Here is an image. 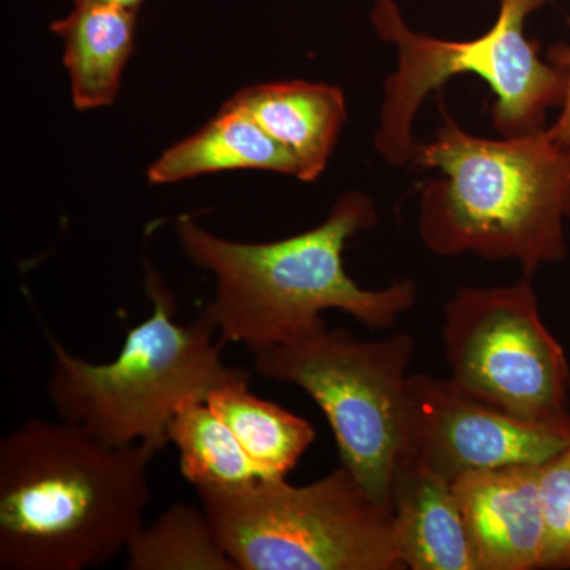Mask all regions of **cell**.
Masks as SVG:
<instances>
[{
  "mask_svg": "<svg viewBox=\"0 0 570 570\" xmlns=\"http://www.w3.org/2000/svg\"><path fill=\"white\" fill-rule=\"evenodd\" d=\"M127 570H238L204 508L170 505L127 546Z\"/></svg>",
  "mask_w": 570,
  "mask_h": 570,
  "instance_id": "17",
  "label": "cell"
},
{
  "mask_svg": "<svg viewBox=\"0 0 570 570\" xmlns=\"http://www.w3.org/2000/svg\"><path fill=\"white\" fill-rule=\"evenodd\" d=\"M232 170L299 175L295 157L283 145L253 116L225 102L212 121L157 157L146 176L151 184H171Z\"/></svg>",
  "mask_w": 570,
  "mask_h": 570,
  "instance_id": "14",
  "label": "cell"
},
{
  "mask_svg": "<svg viewBox=\"0 0 570 570\" xmlns=\"http://www.w3.org/2000/svg\"><path fill=\"white\" fill-rule=\"evenodd\" d=\"M206 403L234 431L265 480L287 479L316 441V430L306 419L255 396L249 381L214 390Z\"/></svg>",
  "mask_w": 570,
  "mask_h": 570,
  "instance_id": "15",
  "label": "cell"
},
{
  "mask_svg": "<svg viewBox=\"0 0 570 570\" xmlns=\"http://www.w3.org/2000/svg\"><path fill=\"white\" fill-rule=\"evenodd\" d=\"M450 379L490 406L532 422L570 417V366L540 317L530 277L461 287L442 326Z\"/></svg>",
  "mask_w": 570,
  "mask_h": 570,
  "instance_id": "8",
  "label": "cell"
},
{
  "mask_svg": "<svg viewBox=\"0 0 570 570\" xmlns=\"http://www.w3.org/2000/svg\"><path fill=\"white\" fill-rule=\"evenodd\" d=\"M146 294L151 316L127 332L111 362L78 358L45 330L51 348L47 395L59 419L105 444H145L160 452L179 407L206 401L224 385L250 381V374L225 363V343L214 341L219 332L205 309L187 324L175 321V295L153 268Z\"/></svg>",
  "mask_w": 570,
  "mask_h": 570,
  "instance_id": "4",
  "label": "cell"
},
{
  "mask_svg": "<svg viewBox=\"0 0 570 570\" xmlns=\"http://www.w3.org/2000/svg\"><path fill=\"white\" fill-rule=\"evenodd\" d=\"M397 553L411 570H478L452 480L403 456L392 483Z\"/></svg>",
  "mask_w": 570,
  "mask_h": 570,
  "instance_id": "11",
  "label": "cell"
},
{
  "mask_svg": "<svg viewBox=\"0 0 570 570\" xmlns=\"http://www.w3.org/2000/svg\"><path fill=\"white\" fill-rule=\"evenodd\" d=\"M228 104L253 116L295 157L303 183L324 174L347 121L343 91L325 82H264L236 92Z\"/></svg>",
  "mask_w": 570,
  "mask_h": 570,
  "instance_id": "12",
  "label": "cell"
},
{
  "mask_svg": "<svg viewBox=\"0 0 570 570\" xmlns=\"http://www.w3.org/2000/svg\"><path fill=\"white\" fill-rule=\"evenodd\" d=\"M75 2L107 3V6L121 7V9L138 10L145 0H75Z\"/></svg>",
  "mask_w": 570,
  "mask_h": 570,
  "instance_id": "20",
  "label": "cell"
},
{
  "mask_svg": "<svg viewBox=\"0 0 570 570\" xmlns=\"http://www.w3.org/2000/svg\"><path fill=\"white\" fill-rule=\"evenodd\" d=\"M543 547L540 569H570V445L539 466Z\"/></svg>",
  "mask_w": 570,
  "mask_h": 570,
  "instance_id": "18",
  "label": "cell"
},
{
  "mask_svg": "<svg viewBox=\"0 0 570 570\" xmlns=\"http://www.w3.org/2000/svg\"><path fill=\"white\" fill-rule=\"evenodd\" d=\"M156 453L61 419L11 431L0 441V570H85L126 551L151 501Z\"/></svg>",
  "mask_w": 570,
  "mask_h": 570,
  "instance_id": "1",
  "label": "cell"
},
{
  "mask_svg": "<svg viewBox=\"0 0 570 570\" xmlns=\"http://www.w3.org/2000/svg\"><path fill=\"white\" fill-rule=\"evenodd\" d=\"M442 124L415 142L411 165L441 176L420 189L419 232L441 257L474 254L519 262L524 277L568 257L570 145L549 130L520 137H475L441 102Z\"/></svg>",
  "mask_w": 570,
  "mask_h": 570,
  "instance_id": "3",
  "label": "cell"
},
{
  "mask_svg": "<svg viewBox=\"0 0 570 570\" xmlns=\"http://www.w3.org/2000/svg\"><path fill=\"white\" fill-rule=\"evenodd\" d=\"M570 26V18L568 20ZM546 58L560 67L566 78L564 100L560 107V115L553 126L549 127L550 137L560 145H570V45L557 43L549 48Z\"/></svg>",
  "mask_w": 570,
  "mask_h": 570,
  "instance_id": "19",
  "label": "cell"
},
{
  "mask_svg": "<svg viewBox=\"0 0 570 570\" xmlns=\"http://www.w3.org/2000/svg\"><path fill=\"white\" fill-rule=\"evenodd\" d=\"M569 445L570 417L532 422L469 395L450 377L409 376L403 456L452 482L469 471L540 466Z\"/></svg>",
  "mask_w": 570,
  "mask_h": 570,
  "instance_id": "9",
  "label": "cell"
},
{
  "mask_svg": "<svg viewBox=\"0 0 570 570\" xmlns=\"http://www.w3.org/2000/svg\"><path fill=\"white\" fill-rule=\"evenodd\" d=\"M51 31L63 41V66L69 71L75 108L110 107L134 52L137 10L75 2L67 17L52 22Z\"/></svg>",
  "mask_w": 570,
  "mask_h": 570,
  "instance_id": "13",
  "label": "cell"
},
{
  "mask_svg": "<svg viewBox=\"0 0 570 570\" xmlns=\"http://www.w3.org/2000/svg\"><path fill=\"white\" fill-rule=\"evenodd\" d=\"M411 333L360 341L324 325L298 340L254 348L255 371L302 389L324 412L340 461L377 502L392 509V483L406 445Z\"/></svg>",
  "mask_w": 570,
  "mask_h": 570,
  "instance_id": "7",
  "label": "cell"
},
{
  "mask_svg": "<svg viewBox=\"0 0 570 570\" xmlns=\"http://www.w3.org/2000/svg\"><path fill=\"white\" fill-rule=\"evenodd\" d=\"M377 223L376 205L366 194L346 193L324 223L279 242H230L190 216L178 217L175 228L187 258L216 277V295L205 311L220 340L254 351L321 328L326 325L325 311H341L370 328L387 330L415 306L414 281L370 291L344 268L348 239Z\"/></svg>",
  "mask_w": 570,
  "mask_h": 570,
  "instance_id": "2",
  "label": "cell"
},
{
  "mask_svg": "<svg viewBox=\"0 0 570 570\" xmlns=\"http://www.w3.org/2000/svg\"><path fill=\"white\" fill-rule=\"evenodd\" d=\"M168 442L178 449L179 471L195 489L242 490L265 480L206 401H190L176 411Z\"/></svg>",
  "mask_w": 570,
  "mask_h": 570,
  "instance_id": "16",
  "label": "cell"
},
{
  "mask_svg": "<svg viewBox=\"0 0 570 570\" xmlns=\"http://www.w3.org/2000/svg\"><path fill=\"white\" fill-rule=\"evenodd\" d=\"M238 570H404L392 509L340 464L307 485L195 489Z\"/></svg>",
  "mask_w": 570,
  "mask_h": 570,
  "instance_id": "6",
  "label": "cell"
},
{
  "mask_svg": "<svg viewBox=\"0 0 570 570\" xmlns=\"http://www.w3.org/2000/svg\"><path fill=\"white\" fill-rule=\"evenodd\" d=\"M478 570L540 569L543 517L539 466L469 471L453 480Z\"/></svg>",
  "mask_w": 570,
  "mask_h": 570,
  "instance_id": "10",
  "label": "cell"
},
{
  "mask_svg": "<svg viewBox=\"0 0 570 570\" xmlns=\"http://www.w3.org/2000/svg\"><path fill=\"white\" fill-rule=\"evenodd\" d=\"M554 0H499L497 21L474 40L450 41L409 28L396 0H376L371 22L396 50V70L384 82L374 148L392 167L411 164L415 116L430 94L456 75H478L494 94L491 124L501 137L546 129L547 116L564 100L560 67L540 58L527 21Z\"/></svg>",
  "mask_w": 570,
  "mask_h": 570,
  "instance_id": "5",
  "label": "cell"
}]
</instances>
